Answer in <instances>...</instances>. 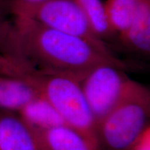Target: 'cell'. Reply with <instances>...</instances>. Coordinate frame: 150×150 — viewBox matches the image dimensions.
Wrapping results in <instances>:
<instances>
[{
	"instance_id": "5b68a950",
	"label": "cell",
	"mask_w": 150,
	"mask_h": 150,
	"mask_svg": "<svg viewBox=\"0 0 150 150\" xmlns=\"http://www.w3.org/2000/svg\"><path fill=\"white\" fill-rule=\"evenodd\" d=\"M24 18L82 39L102 53L118 58L111 47L95 35L83 11L74 0H50Z\"/></svg>"
},
{
	"instance_id": "8992f818",
	"label": "cell",
	"mask_w": 150,
	"mask_h": 150,
	"mask_svg": "<svg viewBox=\"0 0 150 150\" xmlns=\"http://www.w3.org/2000/svg\"><path fill=\"white\" fill-rule=\"evenodd\" d=\"M0 150H46L38 133L18 114L0 115Z\"/></svg>"
},
{
	"instance_id": "5bb4252c",
	"label": "cell",
	"mask_w": 150,
	"mask_h": 150,
	"mask_svg": "<svg viewBox=\"0 0 150 150\" xmlns=\"http://www.w3.org/2000/svg\"><path fill=\"white\" fill-rule=\"evenodd\" d=\"M13 25L0 18V50L2 55H8L12 46Z\"/></svg>"
},
{
	"instance_id": "30bf717a",
	"label": "cell",
	"mask_w": 150,
	"mask_h": 150,
	"mask_svg": "<svg viewBox=\"0 0 150 150\" xmlns=\"http://www.w3.org/2000/svg\"><path fill=\"white\" fill-rule=\"evenodd\" d=\"M18 114L35 130H45L67 125L54 106L41 97L30 102L18 112Z\"/></svg>"
},
{
	"instance_id": "52a82bcc",
	"label": "cell",
	"mask_w": 150,
	"mask_h": 150,
	"mask_svg": "<svg viewBox=\"0 0 150 150\" xmlns=\"http://www.w3.org/2000/svg\"><path fill=\"white\" fill-rule=\"evenodd\" d=\"M117 47L140 58L150 55V0H145L129 27L117 35Z\"/></svg>"
},
{
	"instance_id": "8fae6325",
	"label": "cell",
	"mask_w": 150,
	"mask_h": 150,
	"mask_svg": "<svg viewBox=\"0 0 150 150\" xmlns=\"http://www.w3.org/2000/svg\"><path fill=\"white\" fill-rule=\"evenodd\" d=\"M74 1L82 9L95 35L112 47V44L115 43L117 40V33L110 25L104 3L102 0Z\"/></svg>"
},
{
	"instance_id": "4fadbf2b",
	"label": "cell",
	"mask_w": 150,
	"mask_h": 150,
	"mask_svg": "<svg viewBox=\"0 0 150 150\" xmlns=\"http://www.w3.org/2000/svg\"><path fill=\"white\" fill-rule=\"evenodd\" d=\"M50 0H10V10L15 17H24Z\"/></svg>"
},
{
	"instance_id": "9c48e42d",
	"label": "cell",
	"mask_w": 150,
	"mask_h": 150,
	"mask_svg": "<svg viewBox=\"0 0 150 150\" xmlns=\"http://www.w3.org/2000/svg\"><path fill=\"white\" fill-rule=\"evenodd\" d=\"M35 131L46 150H99L79 131L67 125Z\"/></svg>"
},
{
	"instance_id": "3957f363",
	"label": "cell",
	"mask_w": 150,
	"mask_h": 150,
	"mask_svg": "<svg viewBox=\"0 0 150 150\" xmlns=\"http://www.w3.org/2000/svg\"><path fill=\"white\" fill-rule=\"evenodd\" d=\"M150 92L142 84L97 126L99 150H129L149 127Z\"/></svg>"
},
{
	"instance_id": "7c38bea8",
	"label": "cell",
	"mask_w": 150,
	"mask_h": 150,
	"mask_svg": "<svg viewBox=\"0 0 150 150\" xmlns=\"http://www.w3.org/2000/svg\"><path fill=\"white\" fill-rule=\"evenodd\" d=\"M145 0H106V12L112 29L118 34L129 27Z\"/></svg>"
},
{
	"instance_id": "6da1fadb",
	"label": "cell",
	"mask_w": 150,
	"mask_h": 150,
	"mask_svg": "<svg viewBox=\"0 0 150 150\" xmlns=\"http://www.w3.org/2000/svg\"><path fill=\"white\" fill-rule=\"evenodd\" d=\"M11 56L45 72L72 75L81 81L91 69L112 63L127 70L120 58L102 53L79 38L52 29L32 19L15 17Z\"/></svg>"
},
{
	"instance_id": "7a4b0ae2",
	"label": "cell",
	"mask_w": 150,
	"mask_h": 150,
	"mask_svg": "<svg viewBox=\"0 0 150 150\" xmlns=\"http://www.w3.org/2000/svg\"><path fill=\"white\" fill-rule=\"evenodd\" d=\"M5 75L25 81L59 112L69 127L82 134L99 150L97 125L81 86L72 75L45 72L22 60L11 58Z\"/></svg>"
},
{
	"instance_id": "9a60e30c",
	"label": "cell",
	"mask_w": 150,
	"mask_h": 150,
	"mask_svg": "<svg viewBox=\"0 0 150 150\" xmlns=\"http://www.w3.org/2000/svg\"><path fill=\"white\" fill-rule=\"evenodd\" d=\"M129 150H150V127L145 129Z\"/></svg>"
},
{
	"instance_id": "277c9868",
	"label": "cell",
	"mask_w": 150,
	"mask_h": 150,
	"mask_svg": "<svg viewBox=\"0 0 150 150\" xmlns=\"http://www.w3.org/2000/svg\"><path fill=\"white\" fill-rule=\"evenodd\" d=\"M126 72L117 65L102 63L91 69L80 81L97 126L120 102L142 86Z\"/></svg>"
},
{
	"instance_id": "ba28073f",
	"label": "cell",
	"mask_w": 150,
	"mask_h": 150,
	"mask_svg": "<svg viewBox=\"0 0 150 150\" xmlns=\"http://www.w3.org/2000/svg\"><path fill=\"white\" fill-rule=\"evenodd\" d=\"M40 97L35 90L20 78L0 74V108L19 112L33 99Z\"/></svg>"
}]
</instances>
